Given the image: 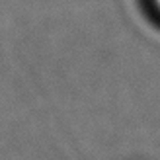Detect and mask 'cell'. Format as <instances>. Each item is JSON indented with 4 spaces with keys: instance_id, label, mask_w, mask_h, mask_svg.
<instances>
[{
    "instance_id": "6da1fadb",
    "label": "cell",
    "mask_w": 160,
    "mask_h": 160,
    "mask_svg": "<svg viewBox=\"0 0 160 160\" xmlns=\"http://www.w3.org/2000/svg\"><path fill=\"white\" fill-rule=\"evenodd\" d=\"M154 2H156V6H158V10H160V0H154Z\"/></svg>"
}]
</instances>
